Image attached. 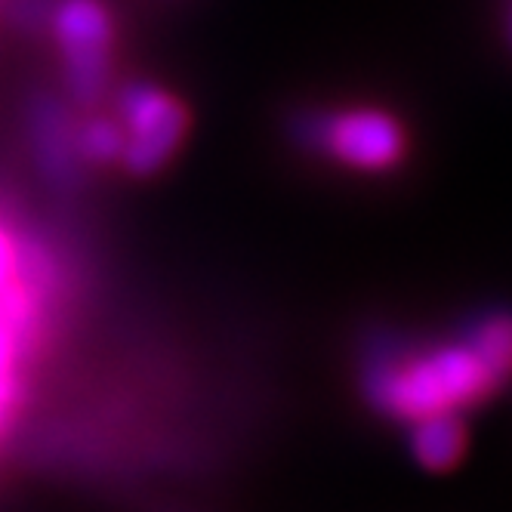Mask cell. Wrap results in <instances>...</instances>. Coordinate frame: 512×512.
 Here are the masks:
<instances>
[{"mask_svg": "<svg viewBox=\"0 0 512 512\" xmlns=\"http://www.w3.org/2000/svg\"><path fill=\"white\" fill-rule=\"evenodd\" d=\"M500 380L472 346L438 349L411 361L374 364L364 377L368 398L395 417H426L438 411H460L494 392Z\"/></svg>", "mask_w": 512, "mask_h": 512, "instance_id": "cell-1", "label": "cell"}, {"mask_svg": "<svg viewBox=\"0 0 512 512\" xmlns=\"http://www.w3.org/2000/svg\"><path fill=\"white\" fill-rule=\"evenodd\" d=\"M294 133L309 149L331 155L355 170H386L405 155V130L392 115L377 108L309 115L300 118Z\"/></svg>", "mask_w": 512, "mask_h": 512, "instance_id": "cell-2", "label": "cell"}, {"mask_svg": "<svg viewBox=\"0 0 512 512\" xmlns=\"http://www.w3.org/2000/svg\"><path fill=\"white\" fill-rule=\"evenodd\" d=\"M118 118L124 130L121 161L136 176H149L161 170L179 149L189 127L186 108L170 93L149 84H136L121 93Z\"/></svg>", "mask_w": 512, "mask_h": 512, "instance_id": "cell-3", "label": "cell"}, {"mask_svg": "<svg viewBox=\"0 0 512 512\" xmlns=\"http://www.w3.org/2000/svg\"><path fill=\"white\" fill-rule=\"evenodd\" d=\"M50 25L65 59L68 87L81 102H96L108 84L112 22L99 0H59Z\"/></svg>", "mask_w": 512, "mask_h": 512, "instance_id": "cell-4", "label": "cell"}, {"mask_svg": "<svg viewBox=\"0 0 512 512\" xmlns=\"http://www.w3.org/2000/svg\"><path fill=\"white\" fill-rule=\"evenodd\" d=\"M31 133H34V152L44 167V173L56 182V186H71L78 179V130L68 124L65 108L41 96L34 102L31 112Z\"/></svg>", "mask_w": 512, "mask_h": 512, "instance_id": "cell-5", "label": "cell"}, {"mask_svg": "<svg viewBox=\"0 0 512 512\" xmlns=\"http://www.w3.org/2000/svg\"><path fill=\"white\" fill-rule=\"evenodd\" d=\"M466 445H469V432L463 420L457 417V411H438V414L417 417L411 448H414V457L426 469L448 472L460 466Z\"/></svg>", "mask_w": 512, "mask_h": 512, "instance_id": "cell-6", "label": "cell"}, {"mask_svg": "<svg viewBox=\"0 0 512 512\" xmlns=\"http://www.w3.org/2000/svg\"><path fill=\"white\" fill-rule=\"evenodd\" d=\"M472 349L482 355L488 371L503 383L512 374V318H491L479 331V337H475Z\"/></svg>", "mask_w": 512, "mask_h": 512, "instance_id": "cell-7", "label": "cell"}, {"mask_svg": "<svg viewBox=\"0 0 512 512\" xmlns=\"http://www.w3.org/2000/svg\"><path fill=\"white\" fill-rule=\"evenodd\" d=\"M124 149V130L118 121H87L78 130V152L81 158H90L96 164H108V161H118Z\"/></svg>", "mask_w": 512, "mask_h": 512, "instance_id": "cell-8", "label": "cell"}, {"mask_svg": "<svg viewBox=\"0 0 512 512\" xmlns=\"http://www.w3.org/2000/svg\"><path fill=\"white\" fill-rule=\"evenodd\" d=\"M53 13V7H47L44 0H13L10 4V22L22 25V28H38L41 22H47Z\"/></svg>", "mask_w": 512, "mask_h": 512, "instance_id": "cell-9", "label": "cell"}, {"mask_svg": "<svg viewBox=\"0 0 512 512\" xmlns=\"http://www.w3.org/2000/svg\"><path fill=\"white\" fill-rule=\"evenodd\" d=\"M4 417H7V401H0V426H4Z\"/></svg>", "mask_w": 512, "mask_h": 512, "instance_id": "cell-10", "label": "cell"}]
</instances>
